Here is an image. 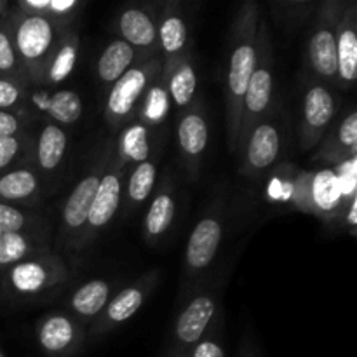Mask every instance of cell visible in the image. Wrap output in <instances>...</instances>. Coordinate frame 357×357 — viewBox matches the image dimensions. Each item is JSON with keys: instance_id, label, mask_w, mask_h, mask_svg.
Instances as JSON below:
<instances>
[{"instance_id": "6da1fadb", "label": "cell", "mask_w": 357, "mask_h": 357, "mask_svg": "<svg viewBox=\"0 0 357 357\" xmlns=\"http://www.w3.org/2000/svg\"><path fill=\"white\" fill-rule=\"evenodd\" d=\"M260 23V10L255 2H248L241 7L234 21L232 47L229 52L225 84V108H227V143L230 153L236 155L239 139L241 108L248 82L257 66V31Z\"/></svg>"}, {"instance_id": "7a4b0ae2", "label": "cell", "mask_w": 357, "mask_h": 357, "mask_svg": "<svg viewBox=\"0 0 357 357\" xmlns=\"http://www.w3.org/2000/svg\"><path fill=\"white\" fill-rule=\"evenodd\" d=\"M7 21H9L14 49L28 80L40 84L45 65L54 52L59 38L65 33V26L45 16L24 14L20 10L9 14Z\"/></svg>"}, {"instance_id": "3957f363", "label": "cell", "mask_w": 357, "mask_h": 357, "mask_svg": "<svg viewBox=\"0 0 357 357\" xmlns=\"http://www.w3.org/2000/svg\"><path fill=\"white\" fill-rule=\"evenodd\" d=\"M272 89H274V54H272L271 35H268L267 21L261 20L258 23L257 31V66H255L251 79L248 82L246 94L241 108L239 139H237V152L241 155L250 136L251 129L268 114L272 103Z\"/></svg>"}, {"instance_id": "277c9868", "label": "cell", "mask_w": 357, "mask_h": 357, "mask_svg": "<svg viewBox=\"0 0 357 357\" xmlns=\"http://www.w3.org/2000/svg\"><path fill=\"white\" fill-rule=\"evenodd\" d=\"M162 72V61L159 58H146L129 68L121 79L112 84L105 101V121L110 129L124 128L139 112L143 98L152 84Z\"/></svg>"}, {"instance_id": "5b68a950", "label": "cell", "mask_w": 357, "mask_h": 357, "mask_svg": "<svg viewBox=\"0 0 357 357\" xmlns=\"http://www.w3.org/2000/svg\"><path fill=\"white\" fill-rule=\"evenodd\" d=\"M68 275V267L58 255L42 251L7 268L6 286L17 298H35L65 284Z\"/></svg>"}, {"instance_id": "8992f818", "label": "cell", "mask_w": 357, "mask_h": 357, "mask_svg": "<svg viewBox=\"0 0 357 357\" xmlns=\"http://www.w3.org/2000/svg\"><path fill=\"white\" fill-rule=\"evenodd\" d=\"M128 169V164L119 155L110 157L107 169L101 174L100 185L94 194L93 206H91L89 216H87L86 229H84L82 239H80V248L93 243L101 230L107 229L114 216L117 215L122 202V188H124V174Z\"/></svg>"}, {"instance_id": "52a82bcc", "label": "cell", "mask_w": 357, "mask_h": 357, "mask_svg": "<svg viewBox=\"0 0 357 357\" xmlns=\"http://www.w3.org/2000/svg\"><path fill=\"white\" fill-rule=\"evenodd\" d=\"M108 160H110V157L94 164L93 169L86 176L80 178V181L73 187L72 194L68 195L66 202L63 204L59 241L66 248H72V250H79L80 248V239H82L84 229H86L94 194H96V188L100 185L101 174L107 169Z\"/></svg>"}, {"instance_id": "ba28073f", "label": "cell", "mask_w": 357, "mask_h": 357, "mask_svg": "<svg viewBox=\"0 0 357 357\" xmlns=\"http://www.w3.org/2000/svg\"><path fill=\"white\" fill-rule=\"evenodd\" d=\"M295 202L302 211H309L323 220L337 218L345 208L340 178L333 169L305 173L296 181Z\"/></svg>"}, {"instance_id": "9c48e42d", "label": "cell", "mask_w": 357, "mask_h": 357, "mask_svg": "<svg viewBox=\"0 0 357 357\" xmlns=\"http://www.w3.org/2000/svg\"><path fill=\"white\" fill-rule=\"evenodd\" d=\"M344 3L324 2L309 38V63L312 72L324 80L337 82V24Z\"/></svg>"}, {"instance_id": "30bf717a", "label": "cell", "mask_w": 357, "mask_h": 357, "mask_svg": "<svg viewBox=\"0 0 357 357\" xmlns=\"http://www.w3.org/2000/svg\"><path fill=\"white\" fill-rule=\"evenodd\" d=\"M337 114V98L323 84H314L307 89L303 98L302 128H300V146L310 150L323 139L331 128Z\"/></svg>"}, {"instance_id": "8fae6325", "label": "cell", "mask_w": 357, "mask_h": 357, "mask_svg": "<svg viewBox=\"0 0 357 357\" xmlns=\"http://www.w3.org/2000/svg\"><path fill=\"white\" fill-rule=\"evenodd\" d=\"M281 153V135L274 122L261 121L260 124L251 129L244 149L241 152L243 157V174H258L271 167L278 160Z\"/></svg>"}, {"instance_id": "7c38bea8", "label": "cell", "mask_w": 357, "mask_h": 357, "mask_svg": "<svg viewBox=\"0 0 357 357\" xmlns=\"http://www.w3.org/2000/svg\"><path fill=\"white\" fill-rule=\"evenodd\" d=\"M209 139V126L202 105L195 101L190 108L183 112L178 121V145H180L183 159L187 162L188 173L197 174L202 153L206 152Z\"/></svg>"}, {"instance_id": "4fadbf2b", "label": "cell", "mask_w": 357, "mask_h": 357, "mask_svg": "<svg viewBox=\"0 0 357 357\" xmlns=\"http://www.w3.org/2000/svg\"><path fill=\"white\" fill-rule=\"evenodd\" d=\"M223 225L216 215H208L197 222L188 237L185 250V264L190 272H201L215 260L222 244Z\"/></svg>"}, {"instance_id": "5bb4252c", "label": "cell", "mask_w": 357, "mask_h": 357, "mask_svg": "<svg viewBox=\"0 0 357 357\" xmlns=\"http://www.w3.org/2000/svg\"><path fill=\"white\" fill-rule=\"evenodd\" d=\"M37 338L45 354L66 357L75 352L82 342V330L66 314H51L38 323Z\"/></svg>"}, {"instance_id": "9a60e30c", "label": "cell", "mask_w": 357, "mask_h": 357, "mask_svg": "<svg viewBox=\"0 0 357 357\" xmlns=\"http://www.w3.org/2000/svg\"><path fill=\"white\" fill-rule=\"evenodd\" d=\"M357 77V3L344 6L337 24V82L349 87Z\"/></svg>"}, {"instance_id": "2e32d148", "label": "cell", "mask_w": 357, "mask_h": 357, "mask_svg": "<svg viewBox=\"0 0 357 357\" xmlns=\"http://www.w3.org/2000/svg\"><path fill=\"white\" fill-rule=\"evenodd\" d=\"M28 101L35 112L47 115L58 126H72L82 119V98L75 91L37 89L28 96Z\"/></svg>"}, {"instance_id": "e0dca14e", "label": "cell", "mask_w": 357, "mask_h": 357, "mask_svg": "<svg viewBox=\"0 0 357 357\" xmlns=\"http://www.w3.org/2000/svg\"><path fill=\"white\" fill-rule=\"evenodd\" d=\"M146 279L138 282V284L124 288L107 303L103 312L96 317V323H94L93 330H91L93 335L107 333L112 328L131 319L142 309L143 302H145L146 295H149V281Z\"/></svg>"}, {"instance_id": "ac0fdd59", "label": "cell", "mask_w": 357, "mask_h": 357, "mask_svg": "<svg viewBox=\"0 0 357 357\" xmlns=\"http://www.w3.org/2000/svg\"><path fill=\"white\" fill-rule=\"evenodd\" d=\"M215 312L216 302L211 295H199L192 298L176 319L174 337H176L178 344L183 347L199 344L211 319L215 317Z\"/></svg>"}, {"instance_id": "d6986e66", "label": "cell", "mask_w": 357, "mask_h": 357, "mask_svg": "<svg viewBox=\"0 0 357 357\" xmlns=\"http://www.w3.org/2000/svg\"><path fill=\"white\" fill-rule=\"evenodd\" d=\"M121 38L139 52H153L157 49V24L146 10L128 7L119 16Z\"/></svg>"}, {"instance_id": "ffe728a7", "label": "cell", "mask_w": 357, "mask_h": 357, "mask_svg": "<svg viewBox=\"0 0 357 357\" xmlns=\"http://www.w3.org/2000/svg\"><path fill=\"white\" fill-rule=\"evenodd\" d=\"M188 30L183 17L176 13H164L157 24V47H160L164 54L162 68H169L176 61L187 56Z\"/></svg>"}, {"instance_id": "44dd1931", "label": "cell", "mask_w": 357, "mask_h": 357, "mask_svg": "<svg viewBox=\"0 0 357 357\" xmlns=\"http://www.w3.org/2000/svg\"><path fill=\"white\" fill-rule=\"evenodd\" d=\"M164 84H166L169 101L178 108H187L194 105L195 91H197V75H195L194 63L190 56H185L180 61L171 65L169 68H162Z\"/></svg>"}, {"instance_id": "7402d4cb", "label": "cell", "mask_w": 357, "mask_h": 357, "mask_svg": "<svg viewBox=\"0 0 357 357\" xmlns=\"http://www.w3.org/2000/svg\"><path fill=\"white\" fill-rule=\"evenodd\" d=\"M142 52L136 51L132 45L124 42L122 38H115L112 40L107 47L101 51L100 58H98V77L103 84L112 86L117 82L129 68L138 65L145 58H142Z\"/></svg>"}, {"instance_id": "603a6c76", "label": "cell", "mask_w": 357, "mask_h": 357, "mask_svg": "<svg viewBox=\"0 0 357 357\" xmlns=\"http://www.w3.org/2000/svg\"><path fill=\"white\" fill-rule=\"evenodd\" d=\"M79 35L72 30H65L58 45H56L54 52L49 58L47 65H45L40 84L58 86V84L65 82L75 70L77 59H79Z\"/></svg>"}, {"instance_id": "cb8c5ba5", "label": "cell", "mask_w": 357, "mask_h": 357, "mask_svg": "<svg viewBox=\"0 0 357 357\" xmlns=\"http://www.w3.org/2000/svg\"><path fill=\"white\" fill-rule=\"evenodd\" d=\"M357 153V114L349 112L340 121L333 135L323 143L317 159L324 162H347L354 160Z\"/></svg>"}, {"instance_id": "d4e9b609", "label": "cell", "mask_w": 357, "mask_h": 357, "mask_svg": "<svg viewBox=\"0 0 357 357\" xmlns=\"http://www.w3.org/2000/svg\"><path fill=\"white\" fill-rule=\"evenodd\" d=\"M66 150H68V135L65 129L54 122H47L38 132L37 150H35L38 167L44 173L56 171L65 159Z\"/></svg>"}, {"instance_id": "484cf974", "label": "cell", "mask_w": 357, "mask_h": 357, "mask_svg": "<svg viewBox=\"0 0 357 357\" xmlns=\"http://www.w3.org/2000/svg\"><path fill=\"white\" fill-rule=\"evenodd\" d=\"M40 194V178L28 167H16L0 174V202H28Z\"/></svg>"}, {"instance_id": "4316f807", "label": "cell", "mask_w": 357, "mask_h": 357, "mask_svg": "<svg viewBox=\"0 0 357 357\" xmlns=\"http://www.w3.org/2000/svg\"><path fill=\"white\" fill-rule=\"evenodd\" d=\"M174 215H176V202H174L171 185H164L153 201L150 202V208L145 215L143 222V234L149 241H157L169 230L173 225Z\"/></svg>"}, {"instance_id": "83f0119b", "label": "cell", "mask_w": 357, "mask_h": 357, "mask_svg": "<svg viewBox=\"0 0 357 357\" xmlns=\"http://www.w3.org/2000/svg\"><path fill=\"white\" fill-rule=\"evenodd\" d=\"M112 288L103 279H93L73 291L70 309L82 319H94L110 302Z\"/></svg>"}, {"instance_id": "f1b7e54d", "label": "cell", "mask_w": 357, "mask_h": 357, "mask_svg": "<svg viewBox=\"0 0 357 357\" xmlns=\"http://www.w3.org/2000/svg\"><path fill=\"white\" fill-rule=\"evenodd\" d=\"M115 155L121 157L128 166L150 159V126L142 121L128 122V126L121 129Z\"/></svg>"}, {"instance_id": "f546056e", "label": "cell", "mask_w": 357, "mask_h": 357, "mask_svg": "<svg viewBox=\"0 0 357 357\" xmlns=\"http://www.w3.org/2000/svg\"><path fill=\"white\" fill-rule=\"evenodd\" d=\"M42 251L44 250L38 236L31 232H6L0 239V268L7 271Z\"/></svg>"}, {"instance_id": "4dcf8cb0", "label": "cell", "mask_w": 357, "mask_h": 357, "mask_svg": "<svg viewBox=\"0 0 357 357\" xmlns=\"http://www.w3.org/2000/svg\"><path fill=\"white\" fill-rule=\"evenodd\" d=\"M157 180V162L153 159H146L143 162L136 164L131 171L128 180V211L139 208L146 199L152 195L153 187Z\"/></svg>"}, {"instance_id": "1f68e13d", "label": "cell", "mask_w": 357, "mask_h": 357, "mask_svg": "<svg viewBox=\"0 0 357 357\" xmlns=\"http://www.w3.org/2000/svg\"><path fill=\"white\" fill-rule=\"evenodd\" d=\"M169 103L171 101L169 96H167L166 84H164L162 77L159 75L149 89V93L145 94V98H143V103L138 112V121H142L146 126H159L166 119L167 112H169Z\"/></svg>"}, {"instance_id": "d6a6232c", "label": "cell", "mask_w": 357, "mask_h": 357, "mask_svg": "<svg viewBox=\"0 0 357 357\" xmlns=\"http://www.w3.org/2000/svg\"><path fill=\"white\" fill-rule=\"evenodd\" d=\"M0 75L28 82L23 65H21L16 49H14L13 35H10L7 20L0 21Z\"/></svg>"}, {"instance_id": "836d02e7", "label": "cell", "mask_w": 357, "mask_h": 357, "mask_svg": "<svg viewBox=\"0 0 357 357\" xmlns=\"http://www.w3.org/2000/svg\"><path fill=\"white\" fill-rule=\"evenodd\" d=\"M37 227L30 213L23 211L17 206L0 202V230L6 232H31Z\"/></svg>"}, {"instance_id": "e575fe53", "label": "cell", "mask_w": 357, "mask_h": 357, "mask_svg": "<svg viewBox=\"0 0 357 357\" xmlns=\"http://www.w3.org/2000/svg\"><path fill=\"white\" fill-rule=\"evenodd\" d=\"M26 138L23 135L0 138V174L10 171V167L24 155Z\"/></svg>"}, {"instance_id": "d590c367", "label": "cell", "mask_w": 357, "mask_h": 357, "mask_svg": "<svg viewBox=\"0 0 357 357\" xmlns=\"http://www.w3.org/2000/svg\"><path fill=\"white\" fill-rule=\"evenodd\" d=\"M26 100L24 82L0 75V110H13Z\"/></svg>"}, {"instance_id": "8d00e7d4", "label": "cell", "mask_w": 357, "mask_h": 357, "mask_svg": "<svg viewBox=\"0 0 357 357\" xmlns=\"http://www.w3.org/2000/svg\"><path fill=\"white\" fill-rule=\"evenodd\" d=\"M77 9H79V2H75V0H47L44 16L65 26L72 20Z\"/></svg>"}, {"instance_id": "74e56055", "label": "cell", "mask_w": 357, "mask_h": 357, "mask_svg": "<svg viewBox=\"0 0 357 357\" xmlns=\"http://www.w3.org/2000/svg\"><path fill=\"white\" fill-rule=\"evenodd\" d=\"M23 128V117L17 112L0 110V138L21 135Z\"/></svg>"}, {"instance_id": "f35d334b", "label": "cell", "mask_w": 357, "mask_h": 357, "mask_svg": "<svg viewBox=\"0 0 357 357\" xmlns=\"http://www.w3.org/2000/svg\"><path fill=\"white\" fill-rule=\"evenodd\" d=\"M190 357H225V354H223V349L216 342L204 340L195 344Z\"/></svg>"}, {"instance_id": "ab89813d", "label": "cell", "mask_w": 357, "mask_h": 357, "mask_svg": "<svg viewBox=\"0 0 357 357\" xmlns=\"http://www.w3.org/2000/svg\"><path fill=\"white\" fill-rule=\"evenodd\" d=\"M349 213H347V223L351 227H356L357 223V218H356V195L351 199V202H349Z\"/></svg>"}, {"instance_id": "60d3db41", "label": "cell", "mask_w": 357, "mask_h": 357, "mask_svg": "<svg viewBox=\"0 0 357 357\" xmlns=\"http://www.w3.org/2000/svg\"><path fill=\"white\" fill-rule=\"evenodd\" d=\"M9 14H10L9 3L3 2V0H0V21L7 20V17H9Z\"/></svg>"}, {"instance_id": "b9f144b4", "label": "cell", "mask_w": 357, "mask_h": 357, "mask_svg": "<svg viewBox=\"0 0 357 357\" xmlns=\"http://www.w3.org/2000/svg\"><path fill=\"white\" fill-rule=\"evenodd\" d=\"M2 236H3V232H2V230H0V239H2Z\"/></svg>"}, {"instance_id": "7bdbcfd3", "label": "cell", "mask_w": 357, "mask_h": 357, "mask_svg": "<svg viewBox=\"0 0 357 357\" xmlns=\"http://www.w3.org/2000/svg\"><path fill=\"white\" fill-rule=\"evenodd\" d=\"M0 357H6V356H3V352H2V351H0Z\"/></svg>"}]
</instances>
